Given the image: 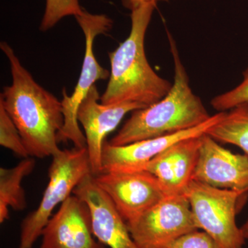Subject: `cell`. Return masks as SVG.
<instances>
[{
  "label": "cell",
  "instance_id": "obj_1",
  "mask_svg": "<svg viewBox=\"0 0 248 248\" xmlns=\"http://www.w3.org/2000/svg\"><path fill=\"white\" fill-rule=\"evenodd\" d=\"M0 48L12 76V83L0 94V103L17 126L29 156H53L61 151L58 136L64 124L62 101L34 79L9 44L1 42Z\"/></svg>",
  "mask_w": 248,
  "mask_h": 248
},
{
  "label": "cell",
  "instance_id": "obj_2",
  "mask_svg": "<svg viewBox=\"0 0 248 248\" xmlns=\"http://www.w3.org/2000/svg\"><path fill=\"white\" fill-rule=\"evenodd\" d=\"M156 3L142 4L131 11L128 37L108 53L110 77L101 96L104 104L135 103L146 108L164 97L172 83L155 73L147 60L145 37Z\"/></svg>",
  "mask_w": 248,
  "mask_h": 248
},
{
  "label": "cell",
  "instance_id": "obj_3",
  "mask_svg": "<svg viewBox=\"0 0 248 248\" xmlns=\"http://www.w3.org/2000/svg\"><path fill=\"white\" fill-rule=\"evenodd\" d=\"M174 62V82L168 94L153 105L133 111L110 141L113 146L158 138L195 128L212 117L190 86L177 44L168 32Z\"/></svg>",
  "mask_w": 248,
  "mask_h": 248
},
{
  "label": "cell",
  "instance_id": "obj_4",
  "mask_svg": "<svg viewBox=\"0 0 248 248\" xmlns=\"http://www.w3.org/2000/svg\"><path fill=\"white\" fill-rule=\"evenodd\" d=\"M52 157L48 185L40 205L22 222L19 248H32L57 205L66 200L79 183L92 174L86 148L61 150Z\"/></svg>",
  "mask_w": 248,
  "mask_h": 248
},
{
  "label": "cell",
  "instance_id": "obj_5",
  "mask_svg": "<svg viewBox=\"0 0 248 248\" xmlns=\"http://www.w3.org/2000/svg\"><path fill=\"white\" fill-rule=\"evenodd\" d=\"M185 195L199 229L210 235L220 248H244L246 239L236 217L240 202L246 196L195 180L191 182Z\"/></svg>",
  "mask_w": 248,
  "mask_h": 248
},
{
  "label": "cell",
  "instance_id": "obj_6",
  "mask_svg": "<svg viewBox=\"0 0 248 248\" xmlns=\"http://www.w3.org/2000/svg\"><path fill=\"white\" fill-rule=\"evenodd\" d=\"M77 22L84 32L86 48L82 68L78 84L71 95L62 90V104L64 124L58 134L59 143L71 141L75 147L86 148L84 134L80 130L78 120V110L80 104L94 85L99 80H106L110 77V71L103 68L94 56V41L98 35L105 34L112 29L113 22L104 14H92L84 11L76 16Z\"/></svg>",
  "mask_w": 248,
  "mask_h": 248
},
{
  "label": "cell",
  "instance_id": "obj_7",
  "mask_svg": "<svg viewBox=\"0 0 248 248\" xmlns=\"http://www.w3.org/2000/svg\"><path fill=\"white\" fill-rule=\"evenodd\" d=\"M127 226L139 248H164L199 230L186 195L167 196Z\"/></svg>",
  "mask_w": 248,
  "mask_h": 248
},
{
  "label": "cell",
  "instance_id": "obj_8",
  "mask_svg": "<svg viewBox=\"0 0 248 248\" xmlns=\"http://www.w3.org/2000/svg\"><path fill=\"white\" fill-rule=\"evenodd\" d=\"M93 177L126 223L136 220L166 197L156 177L144 170L102 172Z\"/></svg>",
  "mask_w": 248,
  "mask_h": 248
},
{
  "label": "cell",
  "instance_id": "obj_9",
  "mask_svg": "<svg viewBox=\"0 0 248 248\" xmlns=\"http://www.w3.org/2000/svg\"><path fill=\"white\" fill-rule=\"evenodd\" d=\"M100 100L97 86L94 85L78 110V122L84 130L93 175L102 172L103 146L107 135L115 130L128 112L144 108L135 103L104 104Z\"/></svg>",
  "mask_w": 248,
  "mask_h": 248
},
{
  "label": "cell",
  "instance_id": "obj_10",
  "mask_svg": "<svg viewBox=\"0 0 248 248\" xmlns=\"http://www.w3.org/2000/svg\"><path fill=\"white\" fill-rule=\"evenodd\" d=\"M193 180L246 196L248 193V155L232 153L204 134L202 136Z\"/></svg>",
  "mask_w": 248,
  "mask_h": 248
},
{
  "label": "cell",
  "instance_id": "obj_11",
  "mask_svg": "<svg viewBox=\"0 0 248 248\" xmlns=\"http://www.w3.org/2000/svg\"><path fill=\"white\" fill-rule=\"evenodd\" d=\"M224 113L225 112H218L212 115L207 122L190 130L130 144L113 146L108 141H105L103 146L101 173L141 170L147 163L174 143L206 134L209 129L221 120Z\"/></svg>",
  "mask_w": 248,
  "mask_h": 248
},
{
  "label": "cell",
  "instance_id": "obj_12",
  "mask_svg": "<svg viewBox=\"0 0 248 248\" xmlns=\"http://www.w3.org/2000/svg\"><path fill=\"white\" fill-rule=\"evenodd\" d=\"M42 236L40 248H107L93 233L89 205L75 195L61 204Z\"/></svg>",
  "mask_w": 248,
  "mask_h": 248
},
{
  "label": "cell",
  "instance_id": "obj_13",
  "mask_svg": "<svg viewBox=\"0 0 248 248\" xmlns=\"http://www.w3.org/2000/svg\"><path fill=\"white\" fill-rule=\"evenodd\" d=\"M89 205L96 239L108 248H139L126 222L110 197L97 185L92 174L79 183L73 192Z\"/></svg>",
  "mask_w": 248,
  "mask_h": 248
},
{
  "label": "cell",
  "instance_id": "obj_14",
  "mask_svg": "<svg viewBox=\"0 0 248 248\" xmlns=\"http://www.w3.org/2000/svg\"><path fill=\"white\" fill-rule=\"evenodd\" d=\"M202 136L185 139L174 143L143 168L156 177L166 197L185 195L193 180Z\"/></svg>",
  "mask_w": 248,
  "mask_h": 248
},
{
  "label": "cell",
  "instance_id": "obj_15",
  "mask_svg": "<svg viewBox=\"0 0 248 248\" xmlns=\"http://www.w3.org/2000/svg\"><path fill=\"white\" fill-rule=\"evenodd\" d=\"M36 166L34 157L24 158L14 168L0 169V223L9 218V208L22 211L27 208L25 190L22 182Z\"/></svg>",
  "mask_w": 248,
  "mask_h": 248
},
{
  "label": "cell",
  "instance_id": "obj_16",
  "mask_svg": "<svg viewBox=\"0 0 248 248\" xmlns=\"http://www.w3.org/2000/svg\"><path fill=\"white\" fill-rule=\"evenodd\" d=\"M206 134L218 143L239 147L248 155V103L225 112Z\"/></svg>",
  "mask_w": 248,
  "mask_h": 248
},
{
  "label": "cell",
  "instance_id": "obj_17",
  "mask_svg": "<svg viewBox=\"0 0 248 248\" xmlns=\"http://www.w3.org/2000/svg\"><path fill=\"white\" fill-rule=\"evenodd\" d=\"M79 0H46L45 14L40 30L45 32L51 29L63 17L76 16L84 12Z\"/></svg>",
  "mask_w": 248,
  "mask_h": 248
},
{
  "label": "cell",
  "instance_id": "obj_18",
  "mask_svg": "<svg viewBox=\"0 0 248 248\" xmlns=\"http://www.w3.org/2000/svg\"><path fill=\"white\" fill-rule=\"evenodd\" d=\"M0 145L20 157L29 156L17 126L1 103H0Z\"/></svg>",
  "mask_w": 248,
  "mask_h": 248
},
{
  "label": "cell",
  "instance_id": "obj_19",
  "mask_svg": "<svg viewBox=\"0 0 248 248\" xmlns=\"http://www.w3.org/2000/svg\"><path fill=\"white\" fill-rule=\"evenodd\" d=\"M244 80L236 88L213 98L212 107L218 112H227L233 108L248 103V68L243 73Z\"/></svg>",
  "mask_w": 248,
  "mask_h": 248
},
{
  "label": "cell",
  "instance_id": "obj_20",
  "mask_svg": "<svg viewBox=\"0 0 248 248\" xmlns=\"http://www.w3.org/2000/svg\"><path fill=\"white\" fill-rule=\"evenodd\" d=\"M164 248H220L215 240L202 231L191 232L166 245Z\"/></svg>",
  "mask_w": 248,
  "mask_h": 248
},
{
  "label": "cell",
  "instance_id": "obj_21",
  "mask_svg": "<svg viewBox=\"0 0 248 248\" xmlns=\"http://www.w3.org/2000/svg\"><path fill=\"white\" fill-rule=\"evenodd\" d=\"M169 0H122V5L125 9L133 11L135 8L147 2H155L157 4L160 1H168Z\"/></svg>",
  "mask_w": 248,
  "mask_h": 248
},
{
  "label": "cell",
  "instance_id": "obj_22",
  "mask_svg": "<svg viewBox=\"0 0 248 248\" xmlns=\"http://www.w3.org/2000/svg\"><path fill=\"white\" fill-rule=\"evenodd\" d=\"M241 231H242L243 234H244V238L246 240H248V217L246 219V222L241 227Z\"/></svg>",
  "mask_w": 248,
  "mask_h": 248
}]
</instances>
